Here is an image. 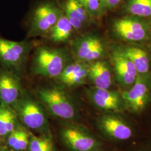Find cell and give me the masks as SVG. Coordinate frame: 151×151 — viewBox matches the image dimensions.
Here are the masks:
<instances>
[{
  "label": "cell",
  "instance_id": "obj_8",
  "mask_svg": "<svg viewBox=\"0 0 151 151\" xmlns=\"http://www.w3.org/2000/svg\"><path fill=\"white\" fill-rule=\"evenodd\" d=\"M20 82L18 75L0 67V102L8 106L16 103L19 97Z\"/></svg>",
  "mask_w": 151,
  "mask_h": 151
},
{
  "label": "cell",
  "instance_id": "obj_21",
  "mask_svg": "<svg viewBox=\"0 0 151 151\" xmlns=\"http://www.w3.org/2000/svg\"><path fill=\"white\" fill-rule=\"evenodd\" d=\"M29 143V136L27 133L20 130V134L12 148L16 150H24L27 147Z\"/></svg>",
  "mask_w": 151,
  "mask_h": 151
},
{
  "label": "cell",
  "instance_id": "obj_15",
  "mask_svg": "<svg viewBox=\"0 0 151 151\" xmlns=\"http://www.w3.org/2000/svg\"><path fill=\"white\" fill-rule=\"evenodd\" d=\"M62 135L65 142L76 151H93L98 147L96 140L78 130L65 129Z\"/></svg>",
  "mask_w": 151,
  "mask_h": 151
},
{
  "label": "cell",
  "instance_id": "obj_11",
  "mask_svg": "<svg viewBox=\"0 0 151 151\" xmlns=\"http://www.w3.org/2000/svg\"><path fill=\"white\" fill-rule=\"evenodd\" d=\"M64 14L75 30L79 31L92 19L78 0H58Z\"/></svg>",
  "mask_w": 151,
  "mask_h": 151
},
{
  "label": "cell",
  "instance_id": "obj_19",
  "mask_svg": "<svg viewBox=\"0 0 151 151\" xmlns=\"http://www.w3.org/2000/svg\"><path fill=\"white\" fill-rule=\"evenodd\" d=\"M125 9L132 16H151V0H126Z\"/></svg>",
  "mask_w": 151,
  "mask_h": 151
},
{
  "label": "cell",
  "instance_id": "obj_27",
  "mask_svg": "<svg viewBox=\"0 0 151 151\" xmlns=\"http://www.w3.org/2000/svg\"><path fill=\"white\" fill-rule=\"evenodd\" d=\"M52 148H53V147L52 145V143L50 141L44 147L42 150H40L39 151H52Z\"/></svg>",
  "mask_w": 151,
  "mask_h": 151
},
{
  "label": "cell",
  "instance_id": "obj_26",
  "mask_svg": "<svg viewBox=\"0 0 151 151\" xmlns=\"http://www.w3.org/2000/svg\"><path fill=\"white\" fill-rule=\"evenodd\" d=\"M20 131L15 130V131H12L11 132V134L9 136V140H8L9 146L11 147H12L14 146L17 140V139L20 135Z\"/></svg>",
  "mask_w": 151,
  "mask_h": 151
},
{
  "label": "cell",
  "instance_id": "obj_18",
  "mask_svg": "<svg viewBox=\"0 0 151 151\" xmlns=\"http://www.w3.org/2000/svg\"><path fill=\"white\" fill-rule=\"evenodd\" d=\"M133 63L138 73L145 75L150 70V60L146 52L134 47H127L121 50Z\"/></svg>",
  "mask_w": 151,
  "mask_h": 151
},
{
  "label": "cell",
  "instance_id": "obj_3",
  "mask_svg": "<svg viewBox=\"0 0 151 151\" xmlns=\"http://www.w3.org/2000/svg\"><path fill=\"white\" fill-rule=\"evenodd\" d=\"M32 44L27 40L13 41L0 37V64L17 75L24 70Z\"/></svg>",
  "mask_w": 151,
  "mask_h": 151
},
{
  "label": "cell",
  "instance_id": "obj_5",
  "mask_svg": "<svg viewBox=\"0 0 151 151\" xmlns=\"http://www.w3.org/2000/svg\"><path fill=\"white\" fill-rule=\"evenodd\" d=\"M38 95L54 115L63 119H71L75 116V109L73 103L60 88H42L38 91Z\"/></svg>",
  "mask_w": 151,
  "mask_h": 151
},
{
  "label": "cell",
  "instance_id": "obj_28",
  "mask_svg": "<svg viewBox=\"0 0 151 151\" xmlns=\"http://www.w3.org/2000/svg\"></svg>",
  "mask_w": 151,
  "mask_h": 151
},
{
  "label": "cell",
  "instance_id": "obj_17",
  "mask_svg": "<svg viewBox=\"0 0 151 151\" xmlns=\"http://www.w3.org/2000/svg\"><path fill=\"white\" fill-rule=\"evenodd\" d=\"M74 30L75 29L63 12L47 36L55 43H65L70 40Z\"/></svg>",
  "mask_w": 151,
  "mask_h": 151
},
{
  "label": "cell",
  "instance_id": "obj_4",
  "mask_svg": "<svg viewBox=\"0 0 151 151\" xmlns=\"http://www.w3.org/2000/svg\"><path fill=\"white\" fill-rule=\"evenodd\" d=\"M73 60L90 63L100 60L105 52L103 40L93 34H86L74 39L70 45Z\"/></svg>",
  "mask_w": 151,
  "mask_h": 151
},
{
  "label": "cell",
  "instance_id": "obj_13",
  "mask_svg": "<svg viewBox=\"0 0 151 151\" xmlns=\"http://www.w3.org/2000/svg\"><path fill=\"white\" fill-rule=\"evenodd\" d=\"M87 78L91 81L95 88L108 89L112 83V75L108 63L100 60L90 63Z\"/></svg>",
  "mask_w": 151,
  "mask_h": 151
},
{
  "label": "cell",
  "instance_id": "obj_12",
  "mask_svg": "<svg viewBox=\"0 0 151 151\" xmlns=\"http://www.w3.org/2000/svg\"><path fill=\"white\" fill-rule=\"evenodd\" d=\"M89 64L73 60L66 66L57 78L67 86L82 85L87 78Z\"/></svg>",
  "mask_w": 151,
  "mask_h": 151
},
{
  "label": "cell",
  "instance_id": "obj_22",
  "mask_svg": "<svg viewBox=\"0 0 151 151\" xmlns=\"http://www.w3.org/2000/svg\"><path fill=\"white\" fill-rule=\"evenodd\" d=\"M49 142L50 140L47 139L32 138L30 145V150L31 151H39Z\"/></svg>",
  "mask_w": 151,
  "mask_h": 151
},
{
  "label": "cell",
  "instance_id": "obj_25",
  "mask_svg": "<svg viewBox=\"0 0 151 151\" xmlns=\"http://www.w3.org/2000/svg\"><path fill=\"white\" fill-rule=\"evenodd\" d=\"M124 0H101L104 11H106L114 9L123 1Z\"/></svg>",
  "mask_w": 151,
  "mask_h": 151
},
{
  "label": "cell",
  "instance_id": "obj_10",
  "mask_svg": "<svg viewBox=\"0 0 151 151\" xmlns=\"http://www.w3.org/2000/svg\"><path fill=\"white\" fill-rule=\"evenodd\" d=\"M15 103L20 113L24 124L32 129H38L42 127L45 122L43 112L37 103L28 97H23Z\"/></svg>",
  "mask_w": 151,
  "mask_h": 151
},
{
  "label": "cell",
  "instance_id": "obj_16",
  "mask_svg": "<svg viewBox=\"0 0 151 151\" xmlns=\"http://www.w3.org/2000/svg\"><path fill=\"white\" fill-rule=\"evenodd\" d=\"M101 124L103 129L116 139L127 140L132 135V130L129 126L118 118L105 116L101 120Z\"/></svg>",
  "mask_w": 151,
  "mask_h": 151
},
{
  "label": "cell",
  "instance_id": "obj_6",
  "mask_svg": "<svg viewBox=\"0 0 151 151\" xmlns=\"http://www.w3.org/2000/svg\"><path fill=\"white\" fill-rule=\"evenodd\" d=\"M120 95L130 110L135 113L141 111L145 108L150 96V87L147 78L138 75L129 90L123 91Z\"/></svg>",
  "mask_w": 151,
  "mask_h": 151
},
{
  "label": "cell",
  "instance_id": "obj_24",
  "mask_svg": "<svg viewBox=\"0 0 151 151\" xmlns=\"http://www.w3.org/2000/svg\"><path fill=\"white\" fill-rule=\"evenodd\" d=\"M14 124L15 115L11 110L7 108L6 115V127L8 133L14 131Z\"/></svg>",
  "mask_w": 151,
  "mask_h": 151
},
{
  "label": "cell",
  "instance_id": "obj_20",
  "mask_svg": "<svg viewBox=\"0 0 151 151\" xmlns=\"http://www.w3.org/2000/svg\"><path fill=\"white\" fill-rule=\"evenodd\" d=\"M85 9L90 16L97 18L105 13L103 9L101 0H78Z\"/></svg>",
  "mask_w": 151,
  "mask_h": 151
},
{
  "label": "cell",
  "instance_id": "obj_9",
  "mask_svg": "<svg viewBox=\"0 0 151 151\" xmlns=\"http://www.w3.org/2000/svg\"><path fill=\"white\" fill-rule=\"evenodd\" d=\"M111 60L119 82L126 86L133 85L138 75L133 63L121 50H114Z\"/></svg>",
  "mask_w": 151,
  "mask_h": 151
},
{
  "label": "cell",
  "instance_id": "obj_2",
  "mask_svg": "<svg viewBox=\"0 0 151 151\" xmlns=\"http://www.w3.org/2000/svg\"><path fill=\"white\" fill-rule=\"evenodd\" d=\"M63 13L58 0H40L29 13V37H45Z\"/></svg>",
  "mask_w": 151,
  "mask_h": 151
},
{
  "label": "cell",
  "instance_id": "obj_14",
  "mask_svg": "<svg viewBox=\"0 0 151 151\" xmlns=\"http://www.w3.org/2000/svg\"><path fill=\"white\" fill-rule=\"evenodd\" d=\"M90 97L96 106L104 110L118 111L122 108L123 99L117 91L95 88L90 92Z\"/></svg>",
  "mask_w": 151,
  "mask_h": 151
},
{
  "label": "cell",
  "instance_id": "obj_7",
  "mask_svg": "<svg viewBox=\"0 0 151 151\" xmlns=\"http://www.w3.org/2000/svg\"><path fill=\"white\" fill-rule=\"evenodd\" d=\"M113 28L120 37L129 41L143 40L148 32L146 24L135 17L127 16L115 20Z\"/></svg>",
  "mask_w": 151,
  "mask_h": 151
},
{
  "label": "cell",
  "instance_id": "obj_23",
  "mask_svg": "<svg viewBox=\"0 0 151 151\" xmlns=\"http://www.w3.org/2000/svg\"><path fill=\"white\" fill-rule=\"evenodd\" d=\"M7 106L0 105V135H6L7 131L6 127V115Z\"/></svg>",
  "mask_w": 151,
  "mask_h": 151
},
{
  "label": "cell",
  "instance_id": "obj_1",
  "mask_svg": "<svg viewBox=\"0 0 151 151\" xmlns=\"http://www.w3.org/2000/svg\"><path fill=\"white\" fill-rule=\"evenodd\" d=\"M73 60L70 51L66 49L41 45L34 50L31 70L35 75L57 78Z\"/></svg>",
  "mask_w": 151,
  "mask_h": 151
}]
</instances>
